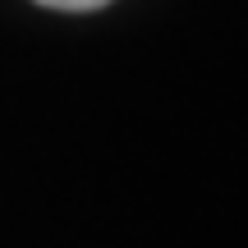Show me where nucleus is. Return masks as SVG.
Returning a JSON list of instances; mask_svg holds the SVG:
<instances>
[{
    "instance_id": "f257e3e1",
    "label": "nucleus",
    "mask_w": 248,
    "mask_h": 248,
    "mask_svg": "<svg viewBox=\"0 0 248 248\" xmlns=\"http://www.w3.org/2000/svg\"><path fill=\"white\" fill-rule=\"evenodd\" d=\"M37 5L64 9V14H88V9H101V5H110V0H37Z\"/></svg>"
}]
</instances>
